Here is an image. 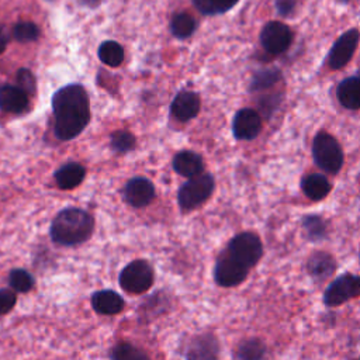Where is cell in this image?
Returning a JSON list of instances; mask_svg holds the SVG:
<instances>
[{
	"mask_svg": "<svg viewBox=\"0 0 360 360\" xmlns=\"http://www.w3.org/2000/svg\"><path fill=\"white\" fill-rule=\"evenodd\" d=\"M336 260L326 252H315L307 262V270L316 281H323L336 270Z\"/></svg>",
	"mask_w": 360,
	"mask_h": 360,
	"instance_id": "18",
	"label": "cell"
},
{
	"mask_svg": "<svg viewBox=\"0 0 360 360\" xmlns=\"http://www.w3.org/2000/svg\"><path fill=\"white\" fill-rule=\"evenodd\" d=\"M312 156L316 166L326 173H338L343 166V150L338 139L329 132L321 131L312 141Z\"/></svg>",
	"mask_w": 360,
	"mask_h": 360,
	"instance_id": "3",
	"label": "cell"
},
{
	"mask_svg": "<svg viewBox=\"0 0 360 360\" xmlns=\"http://www.w3.org/2000/svg\"><path fill=\"white\" fill-rule=\"evenodd\" d=\"M111 148L118 153H127L135 148V136L128 131H115L110 138Z\"/></svg>",
	"mask_w": 360,
	"mask_h": 360,
	"instance_id": "29",
	"label": "cell"
},
{
	"mask_svg": "<svg viewBox=\"0 0 360 360\" xmlns=\"http://www.w3.org/2000/svg\"><path fill=\"white\" fill-rule=\"evenodd\" d=\"M53 131L58 139L76 138L90 121V100L82 84L72 83L60 87L52 96Z\"/></svg>",
	"mask_w": 360,
	"mask_h": 360,
	"instance_id": "1",
	"label": "cell"
},
{
	"mask_svg": "<svg viewBox=\"0 0 360 360\" xmlns=\"http://www.w3.org/2000/svg\"><path fill=\"white\" fill-rule=\"evenodd\" d=\"M226 253L235 260L250 269L259 263L263 256V243L255 232H240L235 235L229 243Z\"/></svg>",
	"mask_w": 360,
	"mask_h": 360,
	"instance_id": "5",
	"label": "cell"
},
{
	"mask_svg": "<svg viewBox=\"0 0 360 360\" xmlns=\"http://www.w3.org/2000/svg\"><path fill=\"white\" fill-rule=\"evenodd\" d=\"M86 176V169L77 162H69L62 165L55 172V180L59 188L62 190H72L77 187Z\"/></svg>",
	"mask_w": 360,
	"mask_h": 360,
	"instance_id": "19",
	"label": "cell"
},
{
	"mask_svg": "<svg viewBox=\"0 0 360 360\" xmlns=\"http://www.w3.org/2000/svg\"><path fill=\"white\" fill-rule=\"evenodd\" d=\"M262 131L260 114L253 108H240L232 121L233 136L239 141L255 139Z\"/></svg>",
	"mask_w": 360,
	"mask_h": 360,
	"instance_id": "11",
	"label": "cell"
},
{
	"mask_svg": "<svg viewBox=\"0 0 360 360\" xmlns=\"http://www.w3.org/2000/svg\"><path fill=\"white\" fill-rule=\"evenodd\" d=\"M8 283L17 292H28L34 287V277L24 269H13L8 274Z\"/></svg>",
	"mask_w": 360,
	"mask_h": 360,
	"instance_id": "28",
	"label": "cell"
},
{
	"mask_svg": "<svg viewBox=\"0 0 360 360\" xmlns=\"http://www.w3.org/2000/svg\"><path fill=\"white\" fill-rule=\"evenodd\" d=\"M218 354L217 339L211 335L198 336L194 339L193 345L188 349L187 357L190 359H212Z\"/></svg>",
	"mask_w": 360,
	"mask_h": 360,
	"instance_id": "21",
	"label": "cell"
},
{
	"mask_svg": "<svg viewBox=\"0 0 360 360\" xmlns=\"http://www.w3.org/2000/svg\"><path fill=\"white\" fill-rule=\"evenodd\" d=\"M215 187L214 177L210 173H200L190 177L179 190L177 200L183 211H191L205 202Z\"/></svg>",
	"mask_w": 360,
	"mask_h": 360,
	"instance_id": "4",
	"label": "cell"
},
{
	"mask_svg": "<svg viewBox=\"0 0 360 360\" xmlns=\"http://www.w3.org/2000/svg\"><path fill=\"white\" fill-rule=\"evenodd\" d=\"M200 105L201 103L197 93L190 90H181L174 96L170 105V111L176 120L187 122L197 117V114L200 112Z\"/></svg>",
	"mask_w": 360,
	"mask_h": 360,
	"instance_id": "13",
	"label": "cell"
},
{
	"mask_svg": "<svg viewBox=\"0 0 360 360\" xmlns=\"http://www.w3.org/2000/svg\"><path fill=\"white\" fill-rule=\"evenodd\" d=\"M266 353V346L260 339H248L242 342L236 350V357L243 360H253V359H262Z\"/></svg>",
	"mask_w": 360,
	"mask_h": 360,
	"instance_id": "27",
	"label": "cell"
},
{
	"mask_svg": "<svg viewBox=\"0 0 360 360\" xmlns=\"http://www.w3.org/2000/svg\"><path fill=\"white\" fill-rule=\"evenodd\" d=\"M195 20L187 13L176 14L170 21V31L179 39L188 38L195 31Z\"/></svg>",
	"mask_w": 360,
	"mask_h": 360,
	"instance_id": "24",
	"label": "cell"
},
{
	"mask_svg": "<svg viewBox=\"0 0 360 360\" xmlns=\"http://www.w3.org/2000/svg\"><path fill=\"white\" fill-rule=\"evenodd\" d=\"M248 271V267L225 253L215 263L214 278L215 283L221 287H233L240 284L246 278Z\"/></svg>",
	"mask_w": 360,
	"mask_h": 360,
	"instance_id": "10",
	"label": "cell"
},
{
	"mask_svg": "<svg viewBox=\"0 0 360 360\" xmlns=\"http://www.w3.org/2000/svg\"><path fill=\"white\" fill-rule=\"evenodd\" d=\"M173 169L183 177H194L204 170L202 158L193 150H181L173 158Z\"/></svg>",
	"mask_w": 360,
	"mask_h": 360,
	"instance_id": "17",
	"label": "cell"
},
{
	"mask_svg": "<svg viewBox=\"0 0 360 360\" xmlns=\"http://www.w3.org/2000/svg\"><path fill=\"white\" fill-rule=\"evenodd\" d=\"M91 307L97 314L115 315L122 311L124 300L114 290H100L91 295Z\"/></svg>",
	"mask_w": 360,
	"mask_h": 360,
	"instance_id": "16",
	"label": "cell"
},
{
	"mask_svg": "<svg viewBox=\"0 0 360 360\" xmlns=\"http://www.w3.org/2000/svg\"><path fill=\"white\" fill-rule=\"evenodd\" d=\"M110 356H111V359H117V360H141V359H148V356L142 350L134 347L129 343H120V345H117L112 349Z\"/></svg>",
	"mask_w": 360,
	"mask_h": 360,
	"instance_id": "31",
	"label": "cell"
},
{
	"mask_svg": "<svg viewBox=\"0 0 360 360\" xmlns=\"http://www.w3.org/2000/svg\"><path fill=\"white\" fill-rule=\"evenodd\" d=\"M339 1H342V3H347V1H350V0H339Z\"/></svg>",
	"mask_w": 360,
	"mask_h": 360,
	"instance_id": "36",
	"label": "cell"
},
{
	"mask_svg": "<svg viewBox=\"0 0 360 360\" xmlns=\"http://www.w3.org/2000/svg\"><path fill=\"white\" fill-rule=\"evenodd\" d=\"M6 46H7V37H6V34L0 30V53H3V51L6 49Z\"/></svg>",
	"mask_w": 360,
	"mask_h": 360,
	"instance_id": "35",
	"label": "cell"
},
{
	"mask_svg": "<svg viewBox=\"0 0 360 360\" xmlns=\"http://www.w3.org/2000/svg\"><path fill=\"white\" fill-rule=\"evenodd\" d=\"M360 41V31L357 28L347 30L333 44L328 55V63L332 69H342L349 63L354 55Z\"/></svg>",
	"mask_w": 360,
	"mask_h": 360,
	"instance_id": "9",
	"label": "cell"
},
{
	"mask_svg": "<svg viewBox=\"0 0 360 360\" xmlns=\"http://www.w3.org/2000/svg\"><path fill=\"white\" fill-rule=\"evenodd\" d=\"M28 107V94L20 87L4 84L0 89V108L6 112L20 114Z\"/></svg>",
	"mask_w": 360,
	"mask_h": 360,
	"instance_id": "14",
	"label": "cell"
},
{
	"mask_svg": "<svg viewBox=\"0 0 360 360\" xmlns=\"http://www.w3.org/2000/svg\"><path fill=\"white\" fill-rule=\"evenodd\" d=\"M94 231L93 217L77 207L60 210L53 218L49 235L51 239L62 246H75L86 242Z\"/></svg>",
	"mask_w": 360,
	"mask_h": 360,
	"instance_id": "2",
	"label": "cell"
},
{
	"mask_svg": "<svg viewBox=\"0 0 360 360\" xmlns=\"http://www.w3.org/2000/svg\"><path fill=\"white\" fill-rule=\"evenodd\" d=\"M100 60L111 68H117L124 60V49L115 41H104L98 48Z\"/></svg>",
	"mask_w": 360,
	"mask_h": 360,
	"instance_id": "23",
	"label": "cell"
},
{
	"mask_svg": "<svg viewBox=\"0 0 360 360\" xmlns=\"http://www.w3.org/2000/svg\"><path fill=\"white\" fill-rule=\"evenodd\" d=\"M357 295H360V276L345 273L326 287L323 304L326 307H338Z\"/></svg>",
	"mask_w": 360,
	"mask_h": 360,
	"instance_id": "7",
	"label": "cell"
},
{
	"mask_svg": "<svg viewBox=\"0 0 360 360\" xmlns=\"http://www.w3.org/2000/svg\"><path fill=\"white\" fill-rule=\"evenodd\" d=\"M13 35L20 42H31L39 37V28L31 21H21L14 25Z\"/></svg>",
	"mask_w": 360,
	"mask_h": 360,
	"instance_id": "30",
	"label": "cell"
},
{
	"mask_svg": "<svg viewBox=\"0 0 360 360\" xmlns=\"http://www.w3.org/2000/svg\"><path fill=\"white\" fill-rule=\"evenodd\" d=\"M153 269L142 259L132 260L120 273V285L129 294H142L148 291L153 284Z\"/></svg>",
	"mask_w": 360,
	"mask_h": 360,
	"instance_id": "6",
	"label": "cell"
},
{
	"mask_svg": "<svg viewBox=\"0 0 360 360\" xmlns=\"http://www.w3.org/2000/svg\"><path fill=\"white\" fill-rule=\"evenodd\" d=\"M15 79H17V86H20L28 96H34L35 94L37 82H35V77L31 73V70H28L25 68L18 69V72L15 75Z\"/></svg>",
	"mask_w": 360,
	"mask_h": 360,
	"instance_id": "32",
	"label": "cell"
},
{
	"mask_svg": "<svg viewBox=\"0 0 360 360\" xmlns=\"http://www.w3.org/2000/svg\"><path fill=\"white\" fill-rule=\"evenodd\" d=\"M292 41V32L288 25L280 21L267 22L260 32V44L266 52L271 55L283 53L288 49Z\"/></svg>",
	"mask_w": 360,
	"mask_h": 360,
	"instance_id": "8",
	"label": "cell"
},
{
	"mask_svg": "<svg viewBox=\"0 0 360 360\" xmlns=\"http://www.w3.org/2000/svg\"><path fill=\"white\" fill-rule=\"evenodd\" d=\"M124 198L132 207H146L155 198V186L146 177H132L124 187Z\"/></svg>",
	"mask_w": 360,
	"mask_h": 360,
	"instance_id": "12",
	"label": "cell"
},
{
	"mask_svg": "<svg viewBox=\"0 0 360 360\" xmlns=\"http://www.w3.org/2000/svg\"><path fill=\"white\" fill-rule=\"evenodd\" d=\"M301 190L309 200L319 201L330 193L332 184L326 179V176L319 173H311L301 180Z\"/></svg>",
	"mask_w": 360,
	"mask_h": 360,
	"instance_id": "20",
	"label": "cell"
},
{
	"mask_svg": "<svg viewBox=\"0 0 360 360\" xmlns=\"http://www.w3.org/2000/svg\"><path fill=\"white\" fill-rule=\"evenodd\" d=\"M295 6H297V1L295 0H276V8H277V13L281 15V17H288L294 13L295 10Z\"/></svg>",
	"mask_w": 360,
	"mask_h": 360,
	"instance_id": "34",
	"label": "cell"
},
{
	"mask_svg": "<svg viewBox=\"0 0 360 360\" xmlns=\"http://www.w3.org/2000/svg\"><path fill=\"white\" fill-rule=\"evenodd\" d=\"M238 1L239 0H193L195 8L205 15L222 14L231 10Z\"/></svg>",
	"mask_w": 360,
	"mask_h": 360,
	"instance_id": "26",
	"label": "cell"
},
{
	"mask_svg": "<svg viewBox=\"0 0 360 360\" xmlns=\"http://www.w3.org/2000/svg\"><path fill=\"white\" fill-rule=\"evenodd\" d=\"M15 301H17L15 292L7 288H0V315H4L8 311H11L13 307L15 305Z\"/></svg>",
	"mask_w": 360,
	"mask_h": 360,
	"instance_id": "33",
	"label": "cell"
},
{
	"mask_svg": "<svg viewBox=\"0 0 360 360\" xmlns=\"http://www.w3.org/2000/svg\"><path fill=\"white\" fill-rule=\"evenodd\" d=\"M336 96L339 103L347 110L360 108V73L343 79L338 84Z\"/></svg>",
	"mask_w": 360,
	"mask_h": 360,
	"instance_id": "15",
	"label": "cell"
},
{
	"mask_svg": "<svg viewBox=\"0 0 360 360\" xmlns=\"http://www.w3.org/2000/svg\"><path fill=\"white\" fill-rule=\"evenodd\" d=\"M281 79V72L277 68H269L264 70H259L253 75L249 90L250 91H262L266 89H271Z\"/></svg>",
	"mask_w": 360,
	"mask_h": 360,
	"instance_id": "22",
	"label": "cell"
},
{
	"mask_svg": "<svg viewBox=\"0 0 360 360\" xmlns=\"http://www.w3.org/2000/svg\"><path fill=\"white\" fill-rule=\"evenodd\" d=\"M302 228L305 229L307 238L312 242L322 240L326 236V224L319 215H305L302 218Z\"/></svg>",
	"mask_w": 360,
	"mask_h": 360,
	"instance_id": "25",
	"label": "cell"
}]
</instances>
